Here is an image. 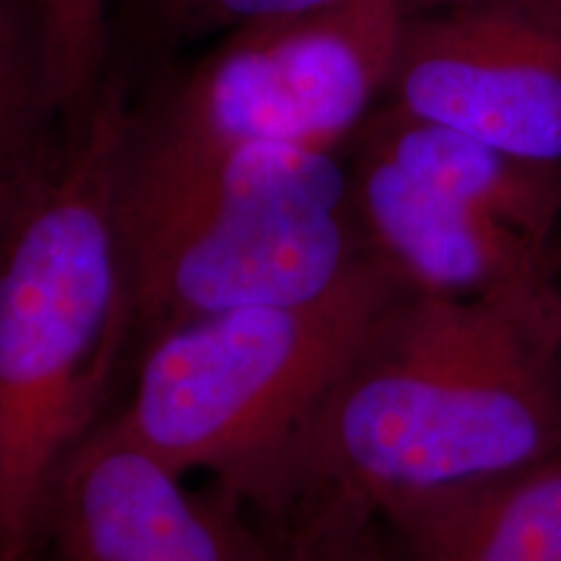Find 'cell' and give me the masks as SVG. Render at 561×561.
<instances>
[{"instance_id": "1", "label": "cell", "mask_w": 561, "mask_h": 561, "mask_svg": "<svg viewBox=\"0 0 561 561\" xmlns=\"http://www.w3.org/2000/svg\"><path fill=\"white\" fill-rule=\"evenodd\" d=\"M561 447V328L405 289L248 507L341 496L377 517Z\"/></svg>"}, {"instance_id": "2", "label": "cell", "mask_w": 561, "mask_h": 561, "mask_svg": "<svg viewBox=\"0 0 561 561\" xmlns=\"http://www.w3.org/2000/svg\"><path fill=\"white\" fill-rule=\"evenodd\" d=\"M130 87L110 73L0 229V561L37 549L53 486L133 359L121 216Z\"/></svg>"}, {"instance_id": "3", "label": "cell", "mask_w": 561, "mask_h": 561, "mask_svg": "<svg viewBox=\"0 0 561 561\" xmlns=\"http://www.w3.org/2000/svg\"><path fill=\"white\" fill-rule=\"evenodd\" d=\"M138 346L201 314L301 305L377 261L346 151L242 149L121 180Z\"/></svg>"}, {"instance_id": "4", "label": "cell", "mask_w": 561, "mask_h": 561, "mask_svg": "<svg viewBox=\"0 0 561 561\" xmlns=\"http://www.w3.org/2000/svg\"><path fill=\"white\" fill-rule=\"evenodd\" d=\"M405 286L380 257L301 305L201 314L138 346L115 421L182 476L210 473L252 502Z\"/></svg>"}, {"instance_id": "5", "label": "cell", "mask_w": 561, "mask_h": 561, "mask_svg": "<svg viewBox=\"0 0 561 561\" xmlns=\"http://www.w3.org/2000/svg\"><path fill=\"white\" fill-rule=\"evenodd\" d=\"M424 0H339L219 34L130 89L125 167L164 170L242 149L346 151L380 107Z\"/></svg>"}, {"instance_id": "6", "label": "cell", "mask_w": 561, "mask_h": 561, "mask_svg": "<svg viewBox=\"0 0 561 561\" xmlns=\"http://www.w3.org/2000/svg\"><path fill=\"white\" fill-rule=\"evenodd\" d=\"M380 104L561 167V0H424Z\"/></svg>"}, {"instance_id": "7", "label": "cell", "mask_w": 561, "mask_h": 561, "mask_svg": "<svg viewBox=\"0 0 561 561\" xmlns=\"http://www.w3.org/2000/svg\"><path fill=\"white\" fill-rule=\"evenodd\" d=\"M185 479L104 419L62 466L30 559L273 561L268 530L237 491Z\"/></svg>"}, {"instance_id": "8", "label": "cell", "mask_w": 561, "mask_h": 561, "mask_svg": "<svg viewBox=\"0 0 561 561\" xmlns=\"http://www.w3.org/2000/svg\"><path fill=\"white\" fill-rule=\"evenodd\" d=\"M351 187L371 252L409 291L489 301L561 328V252L351 140Z\"/></svg>"}, {"instance_id": "9", "label": "cell", "mask_w": 561, "mask_h": 561, "mask_svg": "<svg viewBox=\"0 0 561 561\" xmlns=\"http://www.w3.org/2000/svg\"><path fill=\"white\" fill-rule=\"evenodd\" d=\"M398 561H561V447L380 515Z\"/></svg>"}, {"instance_id": "10", "label": "cell", "mask_w": 561, "mask_h": 561, "mask_svg": "<svg viewBox=\"0 0 561 561\" xmlns=\"http://www.w3.org/2000/svg\"><path fill=\"white\" fill-rule=\"evenodd\" d=\"M354 140L517 234L561 252V167L515 157L380 104Z\"/></svg>"}, {"instance_id": "11", "label": "cell", "mask_w": 561, "mask_h": 561, "mask_svg": "<svg viewBox=\"0 0 561 561\" xmlns=\"http://www.w3.org/2000/svg\"><path fill=\"white\" fill-rule=\"evenodd\" d=\"M66 130L39 0H0V229L58 159Z\"/></svg>"}, {"instance_id": "12", "label": "cell", "mask_w": 561, "mask_h": 561, "mask_svg": "<svg viewBox=\"0 0 561 561\" xmlns=\"http://www.w3.org/2000/svg\"><path fill=\"white\" fill-rule=\"evenodd\" d=\"M328 3L339 0H110V73L136 89L234 26Z\"/></svg>"}, {"instance_id": "13", "label": "cell", "mask_w": 561, "mask_h": 561, "mask_svg": "<svg viewBox=\"0 0 561 561\" xmlns=\"http://www.w3.org/2000/svg\"><path fill=\"white\" fill-rule=\"evenodd\" d=\"M255 515L273 561H398L380 517L341 496H297Z\"/></svg>"}, {"instance_id": "14", "label": "cell", "mask_w": 561, "mask_h": 561, "mask_svg": "<svg viewBox=\"0 0 561 561\" xmlns=\"http://www.w3.org/2000/svg\"><path fill=\"white\" fill-rule=\"evenodd\" d=\"M66 123L87 115L110 73V0H39Z\"/></svg>"}, {"instance_id": "15", "label": "cell", "mask_w": 561, "mask_h": 561, "mask_svg": "<svg viewBox=\"0 0 561 561\" xmlns=\"http://www.w3.org/2000/svg\"><path fill=\"white\" fill-rule=\"evenodd\" d=\"M26 561H37V559H26Z\"/></svg>"}]
</instances>
